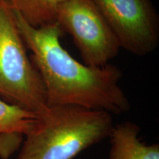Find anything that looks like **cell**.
<instances>
[{
    "label": "cell",
    "instance_id": "obj_4",
    "mask_svg": "<svg viewBox=\"0 0 159 159\" xmlns=\"http://www.w3.org/2000/svg\"><path fill=\"white\" fill-rule=\"evenodd\" d=\"M56 22L72 37L84 64L103 66L121 48L116 35L93 0H66L59 5Z\"/></svg>",
    "mask_w": 159,
    "mask_h": 159
},
{
    "label": "cell",
    "instance_id": "obj_10",
    "mask_svg": "<svg viewBox=\"0 0 159 159\" xmlns=\"http://www.w3.org/2000/svg\"><path fill=\"white\" fill-rule=\"evenodd\" d=\"M6 1H8V0H0V4L4 2H6Z\"/></svg>",
    "mask_w": 159,
    "mask_h": 159
},
{
    "label": "cell",
    "instance_id": "obj_5",
    "mask_svg": "<svg viewBox=\"0 0 159 159\" xmlns=\"http://www.w3.org/2000/svg\"><path fill=\"white\" fill-rule=\"evenodd\" d=\"M121 47L138 56L152 52L159 42L158 16L150 0H93Z\"/></svg>",
    "mask_w": 159,
    "mask_h": 159
},
{
    "label": "cell",
    "instance_id": "obj_6",
    "mask_svg": "<svg viewBox=\"0 0 159 159\" xmlns=\"http://www.w3.org/2000/svg\"><path fill=\"white\" fill-rule=\"evenodd\" d=\"M139 131L138 125L130 122L114 125L109 136V159H159V145L143 144Z\"/></svg>",
    "mask_w": 159,
    "mask_h": 159
},
{
    "label": "cell",
    "instance_id": "obj_9",
    "mask_svg": "<svg viewBox=\"0 0 159 159\" xmlns=\"http://www.w3.org/2000/svg\"><path fill=\"white\" fill-rule=\"evenodd\" d=\"M23 135L20 134H5L0 135V158L8 159L21 148Z\"/></svg>",
    "mask_w": 159,
    "mask_h": 159
},
{
    "label": "cell",
    "instance_id": "obj_3",
    "mask_svg": "<svg viewBox=\"0 0 159 159\" xmlns=\"http://www.w3.org/2000/svg\"><path fill=\"white\" fill-rule=\"evenodd\" d=\"M18 30L9 2L0 4V97L37 116L48 108L43 81Z\"/></svg>",
    "mask_w": 159,
    "mask_h": 159
},
{
    "label": "cell",
    "instance_id": "obj_8",
    "mask_svg": "<svg viewBox=\"0 0 159 159\" xmlns=\"http://www.w3.org/2000/svg\"><path fill=\"white\" fill-rule=\"evenodd\" d=\"M37 119L38 116L33 113L0 99V135L20 134L26 136L33 128Z\"/></svg>",
    "mask_w": 159,
    "mask_h": 159
},
{
    "label": "cell",
    "instance_id": "obj_1",
    "mask_svg": "<svg viewBox=\"0 0 159 159\" xmlns=\"http://www.w3.org/2000/svg\"><path fill=\"white\" fill-rule=\"evenodd\" d=\"M13 12L25 46L33 52L32 62L42 77L48 106L77 105L111 114L129 111L130 102L119 85L121 69L111 63L96 67L79 63L61 45L63 32L57 22L35 28Z\"/></svg>",
    "mask_w": 159,
    "mask_h": 159
},
{
    "label": "cell",
    "instance_id": "obj_7",
    "mask_svg": "<svg viewBox=\"0 0 159 159\" xmlns=\"http://www.w3.org/2000/svg\"><path fill=\"white\" fill-rule=\"evenodd\" d=\"M11 8L33 27L56 22L59 5L66 0H8Z\"/></svg>",
    "mask_w": 159,
    "mask_h": 159
},
{
    "label": "cell",
    "instance_id": "obj_2",
    "mask_svg": "<svg viewBox=\"0 0 159 159\" xmlns=\"http://www.w3.org/2000/svg\"><path fill=\"white\" fill-rule=\"evenodd\" d=\"M111 114L71 105H51L38 116L16 159H72L110 136Z\"/></svg>",
    "mask_w": 159,
    "mask_h": 159
}]
</instances>
